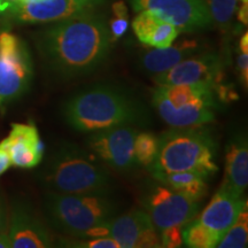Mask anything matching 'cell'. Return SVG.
I'll return each instance as SVG.
<instances>
[{
	"label": "cell",
	"mask_w": 248,
	"mask_h": 248,
	"mask_svg": "<svg viewBox=\"0 0 248 248\" xmlns=\"http://www.w3.org/2000/svg\"><path fill=\"white\" fill-rule=\"evenodd\" d=\"M110 45L107 16L98 11L53 22L36 35L46 66L66 78L97 70L107 60Z\"/></svg>",
	"instance_id": "6da1fadb"
},
{
	"label": "cell",
	"mask_w": 248,
	"mask_h": 248,
	"mask_svg": "<svg viewBox=\"0 0 248 248\" xmlns=\"http://www.w3.org/2000/svg\"><path fill=\"white\" fill-rule=\"evenodd\" d=\"M62 116L70 128L88 133L148 122V111L139 99L125 89L106 83L75 93L62 106Z\"/></svg>",
	"instance_id": "7a4b0ae2"
},
{
	"label": "cell",
	"mask_w": 248,
	"mask_h": 248,
	"mask_svg": "<svg viewBox=\"0 0 248 248\" xmlns=\"http://www.w3.org/2000/svg\"><path fill=\"white\" fill-rule=\"evenodd\" d=\"M157 141L156 156L147 168L152 177L159 173L195 171L209 178L218 170L216 142L208 130L200 125L171 126Z\"/></svg>",
	"instance_id": "3957f363"
},
{
	"label": "cell",
	"mask_w": 248,
	"mask_h": 248,
	"mask_svg": "<svg viewBox=\"0 0 248 248\" xmlns=\"http://www.w3.org/2000/svg\"><path fill=\"white\" fill-rule=\"evenodd\" d=\"M119 209L111 191L91 193L48 191L44 197L45 215L52 228L76 238H82L93 226L109 222Z\"/></svg>",
	"instance_id": "277c9868"
},
{
	"label": "cell",
	"mask_w": 248,
	"mask_h": 248,
	"mask_svg": "<svg viewBox=\"0 0 248 248\" xmlns=\"http://www.w3.org/2000/svg\"><path fill=\"white\" fill-rule=\"evenodd\" d=\"M48 191L91 193L111 191L110 173L76 145L66 142L49 156L40 176Z\"/></svg>",
	"instance_id": "5b68a950"
},
{
	"label": "cell",
	"mask_w": 248,
	"mask_h": 248,
	"mask_svg": "<svg viewBox=\"0 0 248 248\" xmlns=\"http://www.w3.org/2000/svg\"><path fill=\"white\" fill-rule=\"evenodd\" d=\"M33 63L29 48L14 33H0V113L30 89Z\"/></svg>",
	"instance_id": "8992f818"
},
{
	"label": "cell",
	"mask_w": 248,
	"mask_h": 248,
	"mask_svg": "<svg viewBox=\"0 0 248 248\" xmlns=\"http://www.w3.org/2000/svg\"><path fill=\"white\" fill-rule=\"evenodd\" d=\"M140 203L159 233L169 228H184L200 208V202L188 199L154 178L142 190Z\"/></svg>",
	"instance_id": "52a82bcc"
},
{
	"label": "cell",
	"mask_w": 248,
	"mask_h": 248,
	"mask_svg": "<svg viewBox=\"0 0 248 248\" xmlns=\"http://www.w3.org/2000/svg\"><path fill=\"white\" fill-rule=\"evenodd\" d=\"M138 130L133 125H116L89 133L86 144L99 160L119 172L137 166L133 142Z\"/></svg>",
	"instance_id": "ba28073f"
},
{
	"label": "cell",
	"mask_w": 248,
	"mask_h": 248,
	"mask_svg": "<svg viewBox=\"0 0 248 248\" xmlns=\"http://www.w3.org/2000/svg\"><path fill=\"white\" fill-rule=\"evenodd\" d=\"M105 2L106 0H35L11 5L5 13L18 24L53 23L98 11Z\"/></svg>",
	"instance_id": "9c48e42d"
},
{
	"label": "cell",
	"mask_w": 248,
	"mask_h": 248,
	"mask_svg": "<svg viewBox=\"0 0 248 248\" xmlns=\"http://www.w3.org/2000/svg\"><path fill=\"white\" fill-rule=\"evenodd\" d=\"M129 2L137 13L151 12L183 32H194L213 26L203 0H129Z\"/></svg>",
	"instance_id": "30bf717a"
},
{
	"label": "cell",
	"mask_w": 248,
	"mask_h": 248,
	"mask_svg": "<svg viewBox=\"0 0 248 248\" xmlns=\"http://www.w3.org/2000/svg\"><path fill=\"white\" fill-rule=\"evenodd\" d=\"M224 78V62L218 54L202 51L185 59L163 73L152 75L156 85H181L202 83L216 90Z\"/></svg>",
	"instance_id": "8fae6325"
},
{
	"label": "cell",
	"mask_w": 248,
	"mask_h": 248,
	"mask_svg": "<svg viewBox=\"0 0 248 248\" xmlns=\"http://www.w3.org/2000/svg\"><path fill=\"white\" fill-rule=\"evenodd\" d=\"M7 232L12 248H48L54 240L48 228L32 207L16 200L8 213Z\"/></svg>",
	"instance_id": "7c38bea8"
},
{
	"label": "cell",
	"mask_w": 248,
	"mask_h": 248,
	"mask_svg": "<svg viewBox=\"0 0 248 248\" xmlns=\"http://www.w3.org/2000/svg\"><path fill=\"white\" fill-rule=\"evenodd\" d=\"M109 237L121 248H159L160 233L144 209H132L108 222Z\"/></svg>",
	"instance_id": "4fadbf2b"
},
{
	"label": "cell",
	"mask_w": 248,
	"mask_h": 248,
	"mask_svg": "<svg viewBox=\"0 0 248 248\" xmlns=\"http://www.w3.org/2000/svg\"><path fill=\"white\" fill-rule=\"evenodd\" d=\"M11 157L12 166L32 169L42 162L45 147L35 124L13 123L9 135L0 141Z\"/></svg>",
	"instance_id": "5bb4252c"
},
{
	"label": "cell",
	"mask_w": 248,
	"mask_h": 248,
	"mask_svg": "<svg viewBox=\"0 0 248 248\" xmlns=\"http://www.w3.org/2000/svg\"><path fill=\"white\" fill-rule=\"evenodd\" d=\"M153 106L164 122L170 126H198L212 122L215 119L217 107L216 97L203 99L185 105L173 107L156 90L153 91Z\"/></svg>",
	"instance_id": "9a60e30c"
},
{
	"label": "cell",
	"mask_w": 248,
	"mask_h": 248,
	"mask_svg": "<svg viewBox=\"0 0 248 248\" xmlns=\"http://www.w3.org/2000/svg\"><path fill=\"white\" fill-rule=\"evenodd\" d=\"M246 206L247 200L243 197H235L219 188L200 214L198 221L222 239Z\"/></svg>",
	"instance_id": "2e32d148"
},
{
	"label": "cell",
	"mask_w": 248,
	"mask_h": 248,
	"mask_svg": "<svg viewBox=\"0 0 248 248\" xmlns=\"http://www.w3.org/2000/svg\"><path fill=\"white\" fill-rule=\"evenodd\" d=\"M248 185V145L244 133L233 135L229 140L225 154V173L222 190L243 197Z\"/></svg>",
	"instance_id": "e0dca14e"
},
{
	"label": "cell",
	"mask_w": 248,
	"mask_h": 248,
	"mask_svg": "<svg viewBox=\"0 0 248 248\" xmlns=\"http://www.w3.org/2000/svg\"><path fill=\"white\" fill-rule=\"evenodd\" d=\"M132 29L139 42L153 48L169 47L181 32L173 24L147 11L139 12L133 18Z\"/></svg>",
	"instance_id": "ac0fdd59"
},
{
	"label": "cell",
	"mask_w": 248,
	"mask_h": 248,
	"mask_svg": "<svg viewBox=\"0 0 248 248\" xmlns=\"http://www.w3.org/2000/svg\"><path fill=\"white\" fill-rule=\"evenodd\" d=\"M201 46L197 40H182L175 45H170L166 48H154L144 52L139 58V67L141 70L152 75L163 73L170 68L200 53Z\"/></svg>",
	"instance_id": "d6986e66"
},
{
	"label": "cell",
	"mask_w": 248,
	"mask_h": 248,
	"mask_svg": "<svg viewBox=\"0 0 248 248\" xmlns=\"http://www.w3.org/2000/svg\"><path fill=\"white\" fill-rule=\"evenodd\" d=\"M154 179L172 188L188 199L200 202L208 192L206 177L195 171H177L159 173L153 176Z\"/></svg>",
	"instance_id": "ffe728a7"
},
{
	"label": "cell",
	"mask_w": 248,
	"mask_h": 248,
	"mask_svg": "<svg viewBox=\"0 0 248 248\" xmlns=\"http://www.w3.org/2000/svg\"><path fill=\"white\" fill-rule=\"evenodd\" d=\"M182 238L183 244L190 248H214L221 240L218 235L208 230L195 217L184 225Z\"/></svg>",
	"instance_id": "44dd1931"
},
{
	"label": "cell",
	"mask_w": 248,
	"mask_h": 248,
	"mask_svg": "<svg viewBox=\"0 0 248 248\" xmlns=\"http://www.w3.org/2000/svg\"><path fill=\"white\" fill-rule=\"evenodd\" d=\"M248 243V212L247 206L241 210L235 222L225 232L217 244L218 248H244Z\"/></svg>",
	"instance_id": "7402d4cb"
},
{
	"label": "cell",
	"mask_w": 248,
	"mask_h": 248,
	"mask_svg": "<svg viewBox=\"0 0 248 248\" xmlns=\"http://www.w3.org/2000/svg\"><path fill=\"white\" fill-rule=\"evenodd\" d=\"M203 2L213 23L222 30L228 29L237 11L238 0H203Z\"/></svg>",
	"instance_id": "603a6c76"
},
{
	"label": "cell",
	"mask_w": 248,
	"mask_h": 248,
	"mask_svg": "<svg viewBox=\"0 0 248 248\" xmlns=\"http://www.w3.org/2000/svg\"><path fill=\"white\" fill-rule=\"evenodd\" d=\"M157 146L159 141L153 133L151 132H140L136 135L135 142H133V151H135V157L137 164L148 167L153 163L156 156Z\"/></svg>",
	"instance_id": "cb8c5ba5"
},
{
	"label": "cell",
	"mask_w": 248,
	"mask_h": 248,
	"mask_svg": "<svg viewBox=\"0 0 248 248\" xmlns=\"http://www.w3.org/2000/svg\"><path fill=\"white\" fill-rule=\"evenodd\" d=\"M114 18L110 21L109 24V33L111 43L119 40L124 33L126 32L129 26V15L128 8L123 1H116L111 6Z\"/></svg>",
	"instance_id": "d4e9b609"
},
{
	"label": "cell",
	"mask_w": 248,
	"mask_h": 248,
	"mask_svg": "<svg viewBox=\"0 0 248 248\" xmlns=\"http://www.w3.org/2000/svg\"><path fill=\"white\" fill-rule=\"evenodd\" d=\"M80 240H63L61 246L79 248H121V245L110 237L79 238Z\"/></svg>",
	"instance_id": "484cf974"
},
{
	"label": "cell",
	"mask_w": 248,
	"mask_h": 248,
	"mask_svg": "<svg viewBox=\"0 0 248 248\" xmlns=\"http://www.w3.org/2000/svg\"><path fill=\"white\" fill-rule=\"evenodd\" d=\"M183 228H169L160 231L161 247L178 248L183 245L182 238Z\"/></svg>",
	"instance_id": "4316f807"
},
{
	"label": "cell",
	"mask_w": 248,
	"mask_h": 248,
	"mask_svg": "<svg viewBox=\"0 0 248 248\" xmlns=\"http://www.w3.org/2000/svg\"><path fill=\"white\" fill-rule=\"evenodd\" d=\"M238 68H239V75L241 83L245 88L248 84V52H241L238 58Z\"/></svg>",
	"instance_id": "83f0119b"
},
{
	"label": "cell",
	"mask_w": 248,
	"mask_h": 248,
	"mask_svg": "<svg viewBox=\"0 0 248 248\" xmlns=\"http://www.w3.org/2000/svg\"><path fill=\"white\" fill-rule=\"evenodd\" d=\"M12 167L11 157L6 148L0 144V176L4 175L7 170Z\"/></svg>",
	"instance_id": "f1b7e54d"
},
{
	"label": "cell",
	"mask_w": 248,
	"mask_h": 248,
	"mask_svg": "<svg viewBox=\"0 0 248 248\" xmlns=\"http://www.w3.org/2000/svg\"><path fill=\"white\" fill-rule=\"evenodd\" d=\"M7 223H8V210L7 207L0 197V232L7 230Z\"/></svg>",
	"instance_id": "f546056e"
},
{
	"label": "cell",
	"mask_w": 248,
	"mask_h": 248,
	"mask_svg": "<svg viewBox=\"0 0 248 248\" xmlns=\"http://www.w3.org/2000/svg\"><path fill=\"white\" fill-rule=\"evenodd\" d=\"M238 20H239L243 24H245V26H247V23H248V6H247V2H243V5L240 6L239 11H238Z\"/></svg>",
	"instance_id": "4dcf8cb0"
},
{
	"label": "cell",
	"mask_w": 248,
	"mask_h": 248,
	"mask_svg": "<svg viewBox=\"0 0 248 248\" xmlns=\"http://www.w3.org/2000/svg\"><path fill=\"white\" fill-rule=\"evenodd\" d=\"M0 248H12L7 230L0 232Z\"/></svg>",
	"instance_id": "1f68e13d"
},
{
	"label": "cell",
	"mask_w": 248,
	"mask_h": 248,
	"mask_svg": "<svg viewBox=\"0 0 248 248\" xmlns=\"http://www.w3.org/2000/svg\"><path fill=\"white\" fill-rule=\"evenodd\" d=\"M239 49L241 52H248V33L245 32L244 36L241 37L239 43Z\"/></svg>",
	"instance_id": "d6a6232c"
},
{
	"label": "cell",
	"mask_w": 248,
	"mask_h": 248,
	"mask_svg": "<svg viewBox=\"0 0 248 248\" xmlns=\"http://www.w3.org/2000/svg\"><path fill=\"white\" fill-rule=\"evenodd\" d=\"M9 7V4L5 0H0V15L4 14L5 11Z\"/></svg>",
	"instance_id": "836d02e7"
},
{
	"label": "cell",
	"mask_w": 248,
	"mask_h": 248,
	"mask_svg": "<svg viewBox=\"0 0 248 248\" xmlns=\"http://www.w3.org/2000/svg\"><path fill=\"white\" fill-rule=\"evenodd\" d=\"M5 1H7L8 4H9V6L11 5H14V4H17L18 1H20V0H5Z\"/></svg>",
	"instance_id": "e575fe53"
},
{
	"label": "cell",
	"mask_w": 248,
	"mask_h": 248,
	"mask_svg": "<svg viewBox=\"0 0 248 248\" xmlns=\"http://www.w3.org/2000/svg\"><path fill=\"white\" fill-rule=\"evenodd\" d=\"M31 1H35V0H20L17 4H28V2H31Z\"/></svg>",
	"instance_id": "d590c367"
},
{
	"label": "cell",
	"mask_w": 248,
	"mask_h": 248,
	"mask_svg": "<svg viewBox=\"0 0 248 248\" xmlns=\"http://www.w3.org/2000/svg\"><path fill=\"white\" fill-rule=\"evenodd\" d=\"M241 2H248V0H241Z\"/></svg>",
	"instance_id": "8d00e7d4"
}]
</instances>
